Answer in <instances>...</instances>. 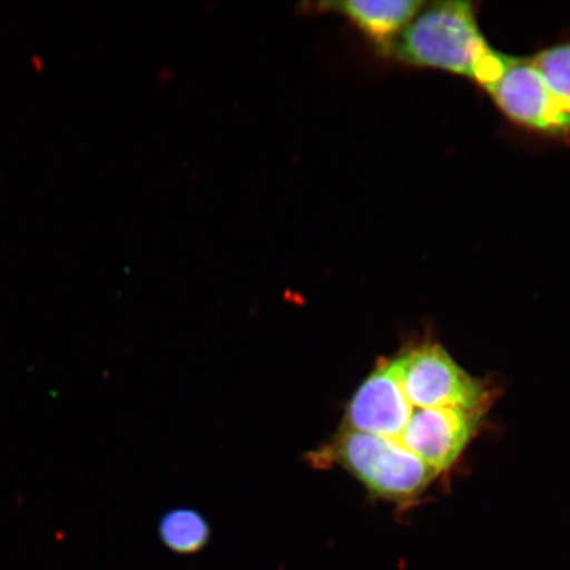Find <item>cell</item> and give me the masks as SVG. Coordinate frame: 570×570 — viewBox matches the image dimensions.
I'll use <instances>...</instances> for the list:
<instances>
[{
	"instance_id": "obj_3",
	"label": "cell",
	"mask_w": 570,
	"mask_h": 570,
	"mask_svg": "<svg viewBox=\"0 0 570 570\" xmlns=\"http://www.w3.org/2000/svg\"><path fill=\"white\" fill-rule=\"evenodd\" d=\"M505 116L520 126L553 135H568L543 77L532 59L504 57L502 73L484 88Z\"/></svg>"
},
{
	"instance_id": "obj_4",
	"label": "cell",
	"mask_w": 570,
	"mask_h": 570,
	"mask_svg": "<svg viewBox=\"0 0 570 570\" xmlns=\"http://www.w3.org/2000/svg\"><path fill=\"white\" fill-rule=\"evenodd\" d=\"M424 6L420 0H348L331 4L334 11L353 21L383 53Z\"/></svg>"
},
{
	"instance_id": "obj_5",
	"label": "cell",
	"mask_w": 570,
	"mask_h": 570,
	"mask_svg": "<svg viewBox=\"0 0 570 570\" xmlns=\"http://www.w3.org/2000/svg\"><path fill=\"white\" fill-rule=\"evenodd\" d=\"M159 537L168 550L180 554L203 551L210 540V525L194 509H174L159 522Z\"/></svg>"
},
{
	"instance_id": "obj_2",
	"label": "cell",
	"mask_w": 570,
	"mask_h": 570,
	"mask_svg": "<svg viewBox=\"0 0 570 570\" xmlns=\"http://www.w3.org/2000/svg\"><path fill=\"white\" fill-rule=\"evenodd\" d=\"M386 53L410 66L472 78L483 88L502 73L505 57L489 47L469 2L428 4L396 36Z\"/></svg>"
},
{
	"instance_id": "obj_1",
	"label": "cell",
	"mask_w": 570,
	"mask_h": 570,
	"mask_svg": "<svg viewBox=\"0 0 570 570\" xmlns=\"http://www.w3.org/2000/svg\"><path fill=\"white\" fill-rule=\"evenodd\" d=\"M491 403L488 384L443 345L420 342L376 362L306 462L340 466L370 497L411 509L460 461Z\"/></svg>"
},
{
	"instance_id": "obj_6",
	"label": "cell",
	"mask_w": 570,
	"mask_h": 570,
	"mask_svg": "<svg viewBox=\"0 0 570 570\" xmlns=\"http://www.w3.org/2000/svg\"><path fill=\"white\" fill-rule=\"evenodd\" d=\"M570 134V42L531 57Z\"/></svg>"
}]
</instances>
